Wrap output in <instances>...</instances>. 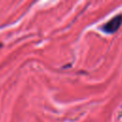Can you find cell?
Masks as SVG:
<instances>
[{
    "mask_svg": "<svg viewBox=\"0 0 122 122\" xmlns=\"http://www.w3.org/2000/svg\"><path fill=\"white\" fill-rule=\"evenodd\" d=\"M121 25H122V13H119L116 16L112 17L111 20H109L107 23H105L101 27V30L106 33H113L120 28Z\"/></svg>",
    "mask_w": 122,
    "mask_h": 122,
    "instance_id": "cell-1",
    "label": "cell"
}]
</instances>
